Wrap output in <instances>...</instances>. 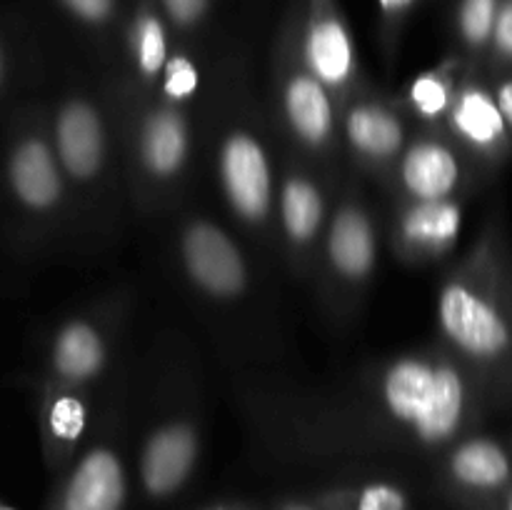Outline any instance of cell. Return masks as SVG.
Masks as SVG:
<instances>
[{
	"label": "cell",
	"mask_w": 512,
	"mask_h": 510,
	"mask_svg": "<svg viewBox=\"0 0 512 510\" xmlns=\"http://www.w3.org/2000/svg\"><path fill=\"white\" fill-rule=\"evenodd\" d=\"M475 410L468 365L448 348H418L390 355L355 375L340 395L320 408L283 415L305 435L363 440L395 448L438 450L463 435Z\"/></svg>",
	"instance_id": "cell-1"
},
{
	"label": "cell",
	"mask_w": 512,
	"mask_h": 510,
	"mask_svg": "<svg viewBox=\"0 0 512 510\" xmlns=\"http://www.w3.org/2000/svg\"><path fill=\"white\" fill-rule=\"evenodd\" d=\"M210 135V170L225 210L255 243L275 245L278 158L268 130L248 110L230 103Z\"/></svg>",
	"instance_id": "cell-2"
},
{
	"label": "cell",
	"mask_w": 512,
	"mask_h": 510,
	"mask_svg": "<svg viewBox=\"0 0 512 510\" xmlns=\"http://www.w3.org/2000/svg\"><path fill=\"white\" fill-rule=\"evenodd\" d=\"M435 323L443 348L468 368H495L512 355V315L488 240L440 283Z\"/></svg>",
	"instance_id": "cell-3"
},
{
	"label": "cell",
	"mask_w": 512,
	"mask_h": 510,
	"mask_svg": "<svg viewBox=\"0 0 512 510\" xmlns=\"http://www.w3.org/2000/svg\"><path fill=\"white\" fill-rule=\"evenodd\" d=\"M120 153L140 208H168L183 193L195 163L193 113L133 90L123 108Z\"/></svg>",
	"instance_id": "cell-4"
},
{
	"label": "cell",
	"mask_w": 512,
	"mask_h": 510,
	"mask_svg": "<svg viewBox=\"0 0 512 510\" xmlns=\"http://www.w3.org/2000/svg\"><path fill=\"white\" fill-rule=\"evenodd\" d=\"M383 228L355 173L340 175L333 210L320 243L315 278L335 318H350L373 285Z\"/></svg>",
	"instance_id": "cell-5"
},
{
	"label": "cell",
	"mask_w": 512,
	"mask_h": 510,
	"mask_svg": "<svg viewBox=\"0 0 512 510\" xmlns=\"http://www.w3.org/2000/svg\"><path fill=\"white\" fill-rule=\"evenodd\" d=\"M0 178L10 210L28 233H53L73 210L40 105H25L10 120Z\"/></svg>",
	"instance_id": "cell-6"
},
{
	"label": "cell",
	"mask_w": 512,
	"mask_h": 510,
	"mask_svg": "<svg viewBox=\"0 0 512 510\" xmlns=\"http://www.w3.org/2000/svg\"><path fill=\"white\" fill-rule=\"evenodd\" d=\"M45 118L73 208L98 210L115 185V135L103 100L73 85L45 108Z\"/></svg>",
	"instance_id": "cell-7"
},
{
	"label": "cell",
	"mask_w": 512,
	"mask_h": 510,
	"mask_svg": "<svg viewBox=\"0 0 512 510\" xmlns=\"http://www.w3.org/2000/svg\"><path fill=\"white\" fill-rule=\"evenodd\" d=\"M273 125L288 143V153L308 160L315 168L338 178L343 175L340 160L338 105L325 85L303 63L298 40L275 63L270 85Z\"/></svg>",
	"instance_id": "cell-8"
},
{
	"label": "cell",
	"mask_w": 512,
	"mask_h": 510,
	"mask_svg": "<svg viewBox=\"0 0 512 510\" xmlns=\"http://www.w3.org/2000/svg\"><path fill=\"white\" fill-rule=\"evenodd\" d=\"M335 178L308 160L285 153L278 160L275 250L295 278L315 273L320 243L335 200Z\"/></svg>",
	"instance_id": "cell-9"
},
{
	"label": "cell",
	"mask_w": 512,
	"mask_h": 510,
	"mask_svg": "<svg viewBox=\"0 0 512 510\" xmlns=\"http://www.w3.org/2000/svg\"><path fill=\"white\" fill-rule=\"evenodd\" d=\"M175 258L190 288L215 305L243 303L253 270L243 245L228 228L203 213H188L175 230Z\"/></svg>",
	"instance_id": "cell-10"
},
{
	"label": "cell",
	"mask_w": 512,
	"mask_h": 510,
	"mask_svg": "<svg viewBox=\"0 0 512 510\" xmlns=\"http://www.w3.org/2000/svg\"><path fill=\"white\" fill-rule=\"evenodd\" d=\"M338 130L343 158L358 173L383 183L390 165L408 143L413 125L408 123L393 95L368 85L340 105Z\"/></svg>",
	"instance_id": "cell-11"
},
{
	"label": "cell",
	"mask_w": 512,
	"mask_h": 510,
	"mask_svg": "<svg viewBox=\"0 0 512 510\" xmlns=\"http://www.w3.org/2000/svg\"><path fill=\"white\" fill-rule=\"evenodd\" d=\"M120 315L118 308H93L60 320L45 340L38 380L95 388L115 358Z\"/></svg>",
	"instance_id": "cell-12"
},
{
	"label": "cell",
	"mask_w": 512,
	"mask_h": 510,
	"mask_svg": "<svg viewBox=\"0 0 512 510\" xmlns=\"http://www.w3.org/2000/svg\"><path fill=\"white\" fill-rule=\"evenodd\" d=\"M203 453L200 418L190 408H173L160 415L138 448L140 493L148 500H170L190 483Z\"/></svg>",
	"instance_id": "cell-13"
},
{
	"label": "cell",
	"mask_w": 512,
	"mask_h": 510,
	"mask_svg": "<svg viewBox=\"0 0 512 510\" xmlns=\"http://www.w3.org/2000/svg\"><path fill=\"white\" fill-rule=\"evenodd\" d=\"M465 180L463 153L435 128L410 130V138L383 178L390 200L460 198Z\"/></svg>",
	"instance_id": "cell-14"
},
{
	"label": "cell",
	"mask_w": 512,
	"mask_h": 510,
	"mask_svg": "<svg viewBox=\"0 0 512 510\" xmlns=\"http://www.w3.org/2000/svg\"><path fill=\"white\" fill-rule=\"evenodd\" d=\"M130 473L118 433H105L80 450L78 458L58 475L45 510H125Z\"/></svg>",
	"instance_id": "cell-15"
},
{
	"label": "cell",
	"mask_w": 512,
	"mask_h": 510,
	"mask_svg": "<svg viewBox=\"0 0 512 510\" xmlns=\"http://www.w3.org/2000/svg\"><path fill=\"white\" fill-rule=\"evenodd\" d=\"M295 40L303 63L333 95L338 108L350 95L370 85L360 68L348 23L338 13L333 0H313L308 20Z\"/></svg>",
	"instance_id": "cell-16"
},
{
	"label": "cell",
	"mask_w": 512,
	"mask_h": 510,
	"mask_svg": "<svg viewBox=\"0 0 512 510\" xmlns=\"http://www.w3.org/2000/svg\"><path fill=\"white\" fill-rule=\"evenodd\" d=\"M35 413L45 465L60 475L95 435L93 388L38 380Z\"/></svg>",
	"instance_id": "cell-17"
},
{
	"label": "cell",
	"mask_w": 512,
	"mask_h": 510,
	"mask_svg": "<svg viewBox=\"0 0 512 510\" xmlns=\"http://www.w3.org/2000/svg\"><path fill=\"white\" fill-rule=\"evenodd\" d=\"M463 230V203L448 200H393L385 238L398 260L425 265L445 258Z\"/></svg>",
	"instance_id": "cell-18"
},
{
	"label": "cell",
	"mask_w": 512,
	"mask_h": 510,
	"mask_svg": "<svg viewBox=\"0 0 512 510\" xmlns=\"http://www.w3.org/2000/svg\"><path fill=\"white\" fill-rule=\"evenodd\" d=\"M440 130L453 140L460 153L485 160L505 155L510 143V130L495 103L493 90L475 78H460L453 105Z\"/></svg>",
	"instance_id": "cell-19"
},
{
	"label": "cell",
	"mask_w": 512,
	"mask_h": 510,
	"mask_svg": "<svg viewBox=\"0 0 512 510\" xmlns=\"http://www.w3.org/2000/svg\"><path fill=\"white\" fill-rule=\"evenodd\" d=\"M510 455L490 438L455 440L445 458V475L458 488L470 493H490L510 480Z\"/></svg>",
	"instance_id": "cell-20"
},
{
	"label": "cell",
	"mask_w": 512,
	"mask_h": 510,
	"mask_svg": "<svg viewBox=\"0 0 512 510\" xmlns=\"http://www.w3.org/2000/svg\"><path fill=\"white\" fill-rule=\"evenodd\" d=\"M458 83V63L455 60H445V63L435 65V68H428L415 75L393 98L410 125H415V128L440 130L450 105H453Z\"/></svg>",
	"instance_id": "cell-21"
},
{
	"label": "cell",
	"mask_w": 512,
	"mask_h": 510,
	"mask_svg": "<svg viewBox=\"0 0 512 510\" xmlns=\"http://www.w3.org/2000/svg\"><path fill=\"white\" fill-rule=\"evenodd\" d=\"M170 38L163 18L153 8H140L128 28V58L138 93H153L170 55Z\"/></svg>",
	"instance_id": "cell-22"
},
{
	"label": "cell",
	"mask_w": 512,
	"mask_h": 510,
	"mask_svg": "<svg viewBox=\"0 0 512 510\" xmlns=\"http://www.w3.org/2000/svg\"><path fill=\"white\" fill-rule=\"evenodd\" d=\"M320 510H410L408 490L390 480L323 490L313 498Z\"/></svg>",
	"instance_id": "cell-23"
},
{
	"label": "cell",
	"mask_w": 512,
	"mask_h": 510,
	"mask_svg": "<svg viewBox=\"0 0 512 510\" xmlns=\"http://www.w3.org/2000/svg\"><path fill=\"white\" fill-rule=\"evenodd\" d=\"M203 88V75H200L198 63L193 55L183 53V50H170L168 60L163 65L158 83H155L153 93L160 103L173 105V108L190 110L195 98Z\"/></svg>",
	"instance_id": "cell-24"
},
{
	"label": "cell",
	"mask_w": 512,
	"mask_h": 510,
	"mask_svg": "<svg viewBox=\"0 0 512 510\" xmlns=\"http://www.w3.org/2000/svg\"><path fill=\"white\" fill-rule=\"evenodd\" d=\"M498 0H463L458 10V33L468 48L480 50L490 43Z\"/></svg>",
	"instance_id": "cell-25"
},
{
	"label": "cell",
	"mask_w": 512,
	"mask_h": 510,
	"mask_svg": "<svg viewBox=\"0 0 512 510\" xmlns=\"http://www.w3.org/2000/svg\"><path fill=\"white\" fill-rule=\"evenodd\" d=\"M495 53L503 60H512V0L505 5H498V15H495L493 35H490Z\"/></svg>",
	"instance_id": "cell-26"
},
{
	"label": "cell",
	"mask_w": 512,
	"mask_h": 510,
	"mask_svg": "<svg viewBox=\"0 0 512 510\" xmlns=\"http://www.w3.org/2000/svg\"><path fill=\"white\" fill-rule=\"evenodd\" d=\"M168 18L180 28H190L198 23L208 10V0H160Z\"/></svg>",
	"instance_id": "cell-27"
},
{
	"label": "cell",
	"mask_w": 512,
	"mask_h": 510,
	"mask_svg": "<svg viewBox=\"0 0 512 510\" xmlns=\"http://www.w3.org/2000/svg\"><path fill=\"white\" fill-rule=\"evenodd\" d=\"M63 5L75 15V18L98 25L110 18L115 0H63Z\"/></svg>",
	"instance_id": "cell-28"
},
{
	"label": "cell",
	"mask_w": 512,
	"mask_h": 510,
	"mask_svg": "<svg viewBox=\"0 0 512 510\" xmlns=\"http://www.w3.org/2000/svg\"><path fill=\"white\" fill-rule=\"evenodd\" d=\"M493 95H495V103H498L500 113H503L505 125H508V130L512 133V78L500 80V83L493 88Z\"/></svg>",
	"instance_id": "cell-29"
},
{
	"label": "cell",
	"mask_w": 512,
	"mask_h": 510,
	"mask_svg": "<svg viewBox=\"0 0 512 510\" xmlns=\"http://www.w3.org/2000/svg\"><path fill=\"white\" fill-rule=\"evenodd\" d=\"M415 0H378V5H380V10H383V15L388 20H398V18H403L405 13H408L410 10V5H413Z\"/></svg>",
	"instance_id": "cell-30"
},
{
	"label": "cell",
	"mask_w": 512,
	"mask_h": 510,
	"mask_svg": "<svg viewBox=\"0 0 512 510\" xmlns=\"http://www.w3.org/2000/svg\"><path fill=\"white\" fill-rule=\"evenodd\" d=\"M270 510H320V508L313 503V500L308 503V500H295L293 498V500H280V503H275Z\"/></svg>",
	"instance_id": "cell-31"
},
{
	"label": "cell",
	"mask_w": 512,
	"mask_h": 510,
	"mask_svg": "<svg viewBox=\"0 0 512 510\" xmlns=\"http://www.w3.org/2000/svg\"><path fill=\"white\" fill-rule=\"evenodd\" d=\"M5 90H8V55H5V45L0 40V100H3Z\"/></svg>",
	"instance_id": "cell-32"
},
{
	"label": "cell",
	"mask_w": 512,
	"mask_h": 510,
	"mask_svg": "<svg viewBox=\"0 0 512 510\" xmlns=\"http://www.w3.org/2000/svg\"><path fill=\"white\" fill-rule=\"evenodd\" d=\"M0 510H18V508H13V505H8V503H0Z\"/></svg>",
	"instance_id": "cell-33"
},
{
	"label": "cell",
	"mask_w": 512,
	"mask_h": 510,
	"mask_svg": "<svg viewBox=\"0 0 512 510\" xmlns=\"http://www.w3.org/2000/svg\"><path fill=\"white\" fill-rule=\"evenodd\" d=\"M505 510H512V490H510V495H508V505H505Z\"/></svg>",
	"instance_id": "cell-34"
},
{
	"label": "cell",
	"mask_w": 512,
	"mask_h": 510,
	"mask_svg": "<svg viewBox=\"0 0 512 510\" xmlns=\"http://www.w3.org/2000/svg\"><path fill=\"white\" fill-rule=\"evenodd\" d=\"M0 503H3V500H0Z\"/></svg>",
	"instance_id": "cell-35"
}]
</instances>
